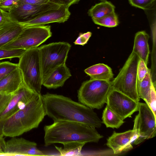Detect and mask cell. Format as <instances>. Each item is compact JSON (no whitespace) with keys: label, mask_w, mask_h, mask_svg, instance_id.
Listing matches in <instances>:
<instances>
[{"label":"cell","mask_w":156,"mask_h":156,"mask_svg":"<svg viewBox=\"0 0 156 156\" xmlns=\"http://www.w3.org/2000/svg\"><path fill=\"white\" fill-rule=\"evenodd\" d=\"M60 6L50 2L42 5L26 4L18 1L9 12L11 17L18 22L26 21L46 11L56 9Z\"/></svg>","instance_id":"5bb4252c"},{"label":"cell","mask_w":156,"mask_h":156,"mask_svg":"<svg viewBox=\"0 0 156 156\" xmlns=\"http://www.w3.org/2000/svg\"><path fill=\"white\" fill-rule=\"evenodd\" d=\"M140 59L132 51L117 76L111 81L112 89L138 102L140 98L137 90V68Z\"/></svg>","instance_id":"277c9868"},{"label":"cell","mask_w":156,"mask_h":156,"mask_svg":"<svg viewBox=\"0 0 156 156\" xmlns=\"http://www.w3.org/2000/svg\"><path fill=\"white\" fill-rule=\"evenodd\" d=\"M136 137V131L133 129L120 133L114 131L107 139L106 144L114 154H117L132 149V142Z\"/></svg>","instance_id":"9a60e30c"},{"label":"cell","mask_w":156,"mask_h":156,"mask_svg":"<svg viewBox=\"0 0 156 156\" xmlns=\"http://www.w3.org/2000/svg\"><path fill=\"white\" fill-rule=\"evenodd\" d=\"M17 67L18 64L9 61L0 63V80Z\"/></svg>","instance_id":"4316f807"},{"label":"cell","mask_w":156,"mask_h":156,"mask_svg":"<svg viewBox=\"0 0 156 156\" xmlns=\"http://www.w3.org/2000/svg\"><path fill=\"white\" fill-rule=\"evenodd\" d=\"M115 9V6L110 2L103 1L92 6L88 13L92 19H98L114 12Z\"/></svg>","instance_id":"7402d4cb"},{"label":"cell","mask_w":156,"mask_h":156,"mask_svg":"<svg viewBox=\"0 0 156 156\" xmlns=\"http://www.w3.org/2000/svg\"><path fill=\"white\" fill-rule=\"evenodd\" d=\"M86 144L78 141H70L63 143V148L55 146L60 156H80L82 149Z\"/></svg>","instance_id":"603a6c76"},{"label":"cell","mask_w":156,"mask_h":156,"mask_svg":"<svg viewBox=\"0 0 156 156\" xmlns=\"http://www.w3.org/2000/svg\"><path fill=\"white\" fill-rule=\"evenodd\" d=\"M19 1L24 3L34 5H42L49 2V0H19Z\"/></svg>","instance_id":"d590c367"},{"label":"cell","mask_w":156,"mask_h":156,"mask_svg":"<svg viewBox=\"0 0 156 156\" xmlns=\"http://www.w3.org/2000/svg\"><path fill=\"white\" fill-rule=\"evenodd\" d=\"M139 102L112 89L108 94L106 103L111 110L124 120L138 111Z\"/></svg>","instance_id":"30bf717a"},{"label":"cell","mask_w":156,"mask_h":156,"mask_svg":"<svg viewBox=\"0 0 156 156\" xmlns=\"http://www.w3.org/2000/svg\"><path fill=\"white\" fill-rule=\"evenodd\" d=\"M18 65L24 83L35 93L41 94L42 79L38 47L26 50L19 58Z\"/></svg>","instance_id":"5b68a950"},{"label":"cell","mask_w":156,"mask_h":156,"mask_svg":"<svg viewBox=\"0 0 156 156\" xmlns=\"http://www.w3.org/2000/svg\"><path fill=\"white\" fill-rule=\"evenodd\" d=\"M46 115L42 95L38 94L23 108L0 119V133L12 137L20 136L37 128Z\"/></svg>","instance_id":"7a4b0ae2"},{"label":"cell","mask_w":156,"mask_h":156,"mask_svg":"<svg viewBox=\"0 0 156 156\" xmlns=\"http://www.w3.org/2000/svg\"><path fill=\"white\" fill-rule=\"evenodd\" d=\"M51 35L50 26L40 25L23 28L15 39L1 48L27 50L38 47Z\"/></svg>","instance_id":"ba28073f"},{"label":"cell","mask_w":156,"mask_h":156,"mask_svg":"<svg viewBox=\"0 0 156 156\" xmlns=\"http://www.w3.org/2000/svg\"><path fill=\"white\" fill-rule=\"evenodd\" d=\"M112 89L110 81L90 79L82 83L78 90V101L92 109H101Z\"/></svg>","instance_id":"8992f818"},{"label":"cell","mask_w":156,"mask_h":156,"mask_svg":"<svg viewBox=\"0 0 156 156\" xmlns=\"http://www.w3.org/2000/svg\"><path fill=\"white\" fill-rule=\"evenodd\" d=\"M46 115L54 121H67L100 128L102 122L93 109L63 96L48 93L42 95Z\"/></svg>","instance_id":"6da1fadb"},{"label":"cell","mask_w":156,"mask_h":156,"mask_svg":"<svg viewBox=\"0 0 156 156\" xmlns=\"http://www.w3.org/2000/svg\"><path fill=\"white\" fill-rule=\"evenodd\" d=\"M19 0H0V8L9 12L17 4Z\"/></svg>","instance_id":"f546056e"},{"label":"cell","mask_w":156,"mask_h":156,"mask_svg":"<svg viewBox=\"0 0 156 156\" xmlns=\"http://www.w3.org/2000/svg\"><path fill=\"white\" fill-rule=\"evenodd\" d=\"M4 136L0 133V156H2L4 154V148L5 141L3 136Z\"/></svg>","instance_id":"8d00e7d4"},{"label":"cell","mask_w":156,"mask_h":156,"mask_svg":"<svg viewBox=\"0 0 156 156\" xmlns=\"http://www.w3.org/2000/svg\"><path fill=\"white\" fill-rule=\"evenodd\" d=\"M71 76L69 69L66 64L57 67L42 81V85L48 89H55L62 87Z\"/></svg>","instance_id":"2e32d148"},{"label":"cell","mask_w":156,"mask_h":156,"mask_svg":"<svg viewBox=\"0 0 156 156\" xmlns=\"http://www.w3.org/2000/svg\"><path fill=\"white\" fill-rule=\"evenodd\" d=\"M71 47V45L68 42H59L38 48L42 81L57 67L66 64Z\"/></svg>","instance_id":"52a82bcc"},{"label":"cell","mask_w":156,"mask_h":156,"mask_svg":"<svg viewBox=\"0 0 156 156\" xmlns=\"http://www.w3.org/2000/svg\"><path fill=\"white\" fill-rule=\"evenodd\" d=\"M101 0V1H105L106 0Z\"/></svg>","instance_id":"74e56055"},{"label":"cell","mask_w":156,"mask_h":156,"mask_svg":"<svg viewBox=\"0 0 156 156\" xmlns=\"http://www.w3.org/2000/svg\"><path fill=\"white\" fill-rule=\"evenodd\" d=\"M44 145L48 147L52 144L78 141L86 144L98 143L103 136L96 128L80 122L57 121L44 128Z\"/></svg>","instance_id":"3957f363"},{"label":"cell","mask_w":156,"mask_h":156,"mask_svg":"<svg viewBox=\"0 0 156 156\" xmlns=\"http://www.w3.org/2000/svg\"><path fill=\"white\" fill-rule=\"evenodd\" d=\"M4 153L7 156H44L46 155L37 147V144L33 141L23 138L12 137L5 142Z\"/></svg>","instance_id":"4fadbf2b"},{"label":"cell","mask_w":156,"mask_h":156,"mask_svg":"<svg viewBox=\"0 0 156 156\" xmlns=\"http://www.w3.org/2000/svg\"><path fill=\"white\" fill-rule=\"evenodd\" d=\"M13 19H14L9 12H6L0 8V25Z\"/></svg>","instance_id":"e575fe53"},{"label":"cell","mask_w":156,"mask_h":156,"mask_svg":"<svg viewBox=\"0 0 156 156\" xmlns=\"http://www.w3.org/2000/svg\"><path fill=\"white\" fill-rule=\"evenodd\" d=\"M12 94H7L0 92V115L7 106Z\"/></svg>","instance_id":"d6a6232c"},{"label":"cell","mask_w":156,"mask_h":156,"mask_svg":"<svg viewBox=\"0 0 156 156\" xmlns=\"http://www.w3.org/2000/svg\"><path fill=\"white\" fill-rule=\"evenodd\" d=\"M26 50L0 48V60L5 59L20 58Z\"/></svg>","instance_id":"484cf974"},{"label":"cell","mask_w":156,"mask_h":156,"mask_svg":"<svg viewBox=\"0 0 156 156\" xmlns=\"http://www.w3.org/2000/svg\"><path fill=\"white\" fill-rule=\"evenodd\" d=\"M70 15L69 7L62 5L57 9L44 12L28 20L17 22L23 28L44 25L53 23H64L68 20Z\"/></svg>","instance_id":"7c38bea8"},{"label":"cell","mask_w":156,"mask_h":156,"mask_svg":"<svg viewBox=\"0 0 156 156\" xmlns=\"http://www.w3.org/2000/svg\"><path fill=\"white\" fill-rule=\"evenodd\" d=\"M147 65L144 62L140 59L137 68V82L141 81L145 77L148 70Z\"/></svg>","instance_id":"f1b7e54d"},{"label":"cell","mask_w":156,"mask_h":156,"mask_svg":"<svg viewBox=\"0 0 156 156\" xmlns=\"http://www.w3.org/2000/svg\"><path fill=\"white\" fill-rule=\"evenodd\" d=\"M23 28L13 19L0 25V48L15 39Z\"/></svg>","instance_id":"e0dca14e"},{"label":"cell","mask_w":156,"mask_h":156,"mask_svg":"<svg viewBox=\"0 0 156 156\" xmlns=\"http://www.w3.org/2000/svg\"><path fill=\"white\" fill-rule=\"evenodd\" d=\"M138 111L133 128L137 136L133 142L135 145L153 138L155 136L156 132V116L149 106L146 103L139 102Z\"/></svg>","instance_id":"9c48e42d"},{"label":"cell","mask_w":156,"mask_h":156,"mask_svg":"<svg viewBox=\"0 0 156 156\" xmlns=\"http://www.w3.org/2000/svg\"><path fill=\"white\" fill-rule=\"evenodd\" d=\"M38 94L23 83L12 94L7 106L0 115V119L7 118L18 110L23 108L27 103Z\"/></svg>","instance_id":"8fae6325"},{"label":"cell","mask_w":156,"mask_h":156,"mask_svg":"<svg viewBox=\"0 0 156 156\" xmlns=\"http://www.w3.org/2000/svg\"><path fill=\"white\" fill-rule=\"evenodd\" d=\"M91 35V33L89 31L84 33H80L74 43L76 45L83 46L87 43Z\"/></svg>","instance_id":"1f68e13d"},{"label":"cell","mask_w":156,"mask_h":156,"mask_svg":"<svg viewBox=\"0 0 156 156\" xmlns=\"http://www.w3.org/2000/svg\"><path fill=\"white\" fill-rule=\"evenodd\" d=\"M153 82L150 70L149 69L147 73L143 80L137 82V87L138 96L144 100L148 105L150 101V91Z\"/></svg>","instance_id":"44dd1931"},{"label":"cell","mask_w":156,"mask_h":156,"mask_svg":"<svg viewBox=\"0 0 156 156\" xmlns=\"http://www.w3.org/2000/svg\"><path fill=\"white\" fill-rule=\"evenodd\" d=\"M156 93L155 86L153 82L152 84L150 91V101L148 105L153 111L154 115L156 116Z\"/></svg>","instance_id":"4dcf8cb0"},{"label":"cell","mask_w":156,"mask_h":156,"mask_svg":"<svg viewBox=\"0 0 156 156\" xmlns=\"http://www.w3.org/2000/svg\"><path fill=\"white\" fill-rule=\"evenodd\" d=\"M128 0L132 6L144 10H147L153 5L156 0Z\"/></svg>","instance_id":"83f0119b"},{"label":"cell","mask_w":156,"mask_h":156,"mask_svg":"<svg viewBox=\"0 0 156 156\" xmlns=\"http://www.w3.org/2000/svg\"><path fill=\"white\" fill-rule=\"evenodd\" d=\"M149 35L144 31L137 32L135 36L132 52L136 54L140 59L147 65L150 50L148 41Z\"/></svg>","instance_id":"d6986e66"},{"label":"cell","mask_w":156,"mask_h":156,"mask_svg":"<svg viewBox=\"0 0 156 156\" xmlns=\"http://www.w3.org/2000/svg\"><path fill=\"white\" fill-rule=\"evenodd\" d=\"M102 119L107 128H119L125 122L107 105L103 111Z\"/></svg>","instance_id":"cb8c5ba5"},{"label":"cell","mask_w":156,"mask_h":156,"mask_svg":"<svg viewBox=\"0 0 156 156\" xmlns=\"http://www.w3.org/2000/svg\"><path fill=\"white\" fill-rule=\"evenodd\" d=\"M22 75L17 67L0 80V92L12 94L23 83Z\"/></svg>","instance_id":"ac0fdd59"},{"label":"cell","mask_w":156,"mask_h":156,"mask_svg":"<svg viewBox=\"0 0 156 156\" xmlns=\"http://www.w3.org/2000/svg\"><path fill=\"white\" fill-rule=\"evenodd\" d=\"M92 20L95 24L108 27H115L119 23L118 17L115 12L101 18L93 19Z\"/></svg>","instance_id":"d4e9b609"},{"label":"cell","mask_w":156,"mask_h":156,"mask_svg":"<svg viewBox=\"0 0 156 156\" xmlns=\"http://www.w3.org/2000/svg\"><path fill=\"white\" fill-rule=\"evenodd\" d=\"M84 72L91 79L110 81L114 75L112 69L103 63L91 66L85 69Z\"/></svg>","instance_id":"ffe728a7"},{"label":"cell","mask_w":156,"mask_h":156,"mask_svg":"<svg viewBox=\"0 0 156 156\" xmlns=\"http://www.w3.org/2000/svg\"><path fill=\"white\" fill-rule=\"evenodd\" d=\"M80 0H49V1L59 6L69 7L71 5L77 3Z\"/></svg>","instance_id":"836d02e7"}]
</instances>
